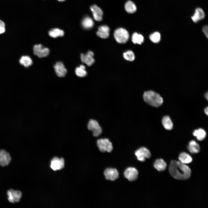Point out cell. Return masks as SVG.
<instances>
[{
  "label": "cell",
  "mask_w": 208,
  "mask_h": 208,
  "mask_svg": "<svg viewBox=\"0 0 208 208\" xmlns=\"http://www.w3.org/2000/svg\"><path fill=\"white\" fill-rule=\"evenodd\" d=\"M169 170L172 177L178 180L188 179L190 177L191 173V170L188 166L179 161L175 160L171 161Z\"/></svg>",
  "instance_id": "obj_1"
},
{
  "label": "cell",
  "mask_w": 208,
  "mask_h": 208,
  "mask_svg": "<svg viewBox=\"0 0 208 208\" xmlns=\"http://www.w3.org/2000/svg\"><path fill=\"white\" fill-rule=\"evenodd\" d=\"M143 97L146 103L155 107L160 106L163 102V98L159 94L152 90L145 92Z\"/></svg>",
  "instance_id": "obj_2"
},
{
  "label": "cell",
  "mask_w": 208,
  "mask_h": 208,
  "mask_svg": "<svg viewBox=\"0 0 208 208\" xmlns=\"http://www.w3.org/2000/svg\"><path fill=\"white\" fill-rule=\"evenodd\" d=\"M114 37L118 43L124 44L129 40V34L126 30L120 28L115 30L114 33Z\"/></svg>",
  "instance_id": "obj_3"
},
{
  "label": "cell",
  "mask_w": 208,
  "mask_h": 208,
  "mask_svg": "<svg viewBox=\"0 0 208 208\" xmlns=\"http://www.w3.org/2000/svg\"><path fill=\"white\" fill-rule=\"evenodd\" d=\"M97 144L100 151L102 152H110L113 147L112 144L107 138H101L97 140Z\"/></svg>",
  "instance_id": "obj_4"
},
{
  "label": "cell",
  "mask_w": 208,
  "mask_h": 208,
  "mask_svg": "<svg viewBox=\"0 0 208 208\" xmlns=\"http://www.w3.org/2000/svg\"><path fill=\"white\" fill-rule=\"evenodd\" d=\"M88 129L93 132L94 136L98 137L102 132V129L98 122L94 120L90 119L88 124Z\"/></svg>",
  "instance_id": "obj_5"
},
{
  "label": "cell",
  "mask_w": 208,
  "mask_h": 208,
  "mask_svg": "<svg viewBox=\"0 0 208 208\" xmlns=\"http://www.w3.org/2000/svg\"><path fill=\"white\" fill-rule=\"evenodd\" d=\"M135 155L137 159L140 161L143 162L146 158H149L151 157V153L149 150L146 148L141 147L136 150Z\"/></svg>",
  "instance_id": "obj_6"
},
{
  "label": "cell",
  "mask_w": 208,
  "mask_h": 208,
  "mask_svg": "<svg viewBox=\"0 0 208 208\" xmlns=\"http://www.w3.org/2000/svg\"><path fill=\"white\" fill-rule=\"evenodd\" d=\"M33 50L34 54L40 58L47 56L49 52V50L48 48L44 47L40 44L34 45Z\"/></svg>",
  "instance_id": "obj_7"
},
{
  "label": "cell",
  "mask_w": 208,
  "mask_h": 208,
  "mask_svg": "<svg viewBox=\"0 0 208 208\" xmlns=\"http://www.w3.org/2000/svg\"><path fill=\"white\" fill-rule=\"evenodd\" d=\"M138 174V170L133 167H129L125 171L124 174L125 177L130 181L136 180Z\"/></svg>",
  "instance_id": "obj_8"
},
{
  "label": "cell",
  "mask_w": 208,
  "mask_h": 208,
  "mask_svg": "<svg viewBox=\"0 0 208 208\" xmlns=\"http://www.w3.org/2000/svg\"><path fill=\"white\" fill-rule=\"evenodd\" d=\"M8 199L11 203L19 202L22 196L21 192L19 190H14L11 189L7 192Z\"/></svg>",
  "instance_id": "obj_9"
},
{
  "label": "cell",
  "mask_w": 208,
  "mask_h": 208,
  "mask_svg": "<svg viewBox=\"0 0 208 208\" xmlns=\"http://www.w3.org/2000/svg\"><path fill=\"white\" fill-rule=\"evenodd\" d=\"M64 166V161L62 158H59L55 157L51 160L50 166L54 171L63 169Z\"/></svg>",
  "instance_id": "obj_10"
},
{
  "label": "cell",
  "mask_w": 208,
  "mask_h": 208,
  "mask_svg": "<svg viewBox=\"0 0 208 208\" xmlns=\"http://www.w3.org/2000/svg\"><path fill=\"white\" fill-rule=\"evenodd\" d=\"M104 175L107 180L114 181L118 178L119 173L116 169L107 168L105 170Z\"/></svg>",
  "instance_id": "obj_11"
},
{
  "label": "cell",
  "mask_w": 208,
  "mask_h": 208,
  "mask_svg": "<svg viewBox=\"0 0 208 208\" xmlns=\"http://www.w3.org/2000/svg\"><path fill=\"white\" fill-rule=\"evenodd\" d=\"M11 160L9 153L4 149L0 151V165L5 166L8 165Z\"/></svg>",
  "instance_id": "obj_12"
},
{
  "label": "cell",
  "mask_w": 208,
  "mask_h": 208,
  "mask_svg": "<svg viewBox=\"0 0 208 208\" xmlns=\"http://www.w3.org/2000/svg\"><path fill=\"white\" fill-rule=\"evenodd\" d=\"M54 68L56 74L59 77H63L66 75L67 70L62 62H57L54 65Z\"/></svg>",
  "instance_id": "obj_13"
},
{
  "label": "cell",
  "mask_w": 208,
  "mask_h": 208,
  "mask_svg": "<svg viewBox=\"0 0 208 208\" xmlns=\"http://www.w3.org/2000/svg\"><path fill=\"white\" fill-rule=\"evenodd\" d=\"M93 53L91 51H88L86 54H81L80 55L81 61L85 63L88 66H90L92 65L94 62L93 57Z\"/></svg>",
  "instance_id": "obj_14"
},
{
  "label": "cell",
  "mask_w": 208,
  "mask_h": 208,
  "mask_svg": "<svg viewBox=\"0 0 208 208\" xmlns=\"http://www.w3.org/2000/svg\"><path fill=\"white\" fill-rule=\"evenodd\" d=\"M94 19L97 21H100L102 20L103 12L102 10L96 5H94L90 7Z\"/></svg>",
  "instance_id": "obj_15"
},
{
  "label": "cell",
  "mask_w": 208,
  "mask_h": 208,
  "mask_svg": "<svg viewBox=\"0 0 208 208\" xmlns=\"http://www.w3.org/2000/svg\"><path fill=\"white\" fill-rule=\"evenodd\" d=\"M205 17V14L203 10L200 8H197L195 10V13L191 17L192 21L195 23L203 19Z\"/></svg>",
  "instance_id": "obj_16"
},
{
  "label": "cell",
  "mask_w": 208,
  "mask_h": 208,
  "mask_svg": "<svg viewBox=\"0 0 208 208\" xmlns=\"http://www.w3.org/2000/svg\"><path fill=\"white\" fill-rule=\"evenodd\" d=\"M154 166L155 169L159 171L164 170L166 167L167 164L164 160L162 159H156L154 164Z\"/></svg>",
  "instance_id": "obj_17"
},
{
  "label": "cell",
  "mask_w": 208,
  "mask_h": 208,
  "mask_svg": "<svg viewBox=\"0 0 208 208\" xmlns=\"http://www.w3.org/2000/svg\"><path fill=\"white\" fill-rule=\"evenodd\" d=\"M188 151L192 153H197L200 150V147L198 144L194 140L190 141L187 146Z\"/></svg>",
  "instance_id": "obj_18"
},
{
  "label": "cell",
  "mask_w": 208,
  "mask_h": 208,
  "mask_svg": "<svg viewBox=\"0 0 208 208\" xmlns=\"http://www.w3.org/2000/svg\"><path fill=\"white\" fill-rule=\"evenodd\" d=\"M178 159L180 162L185 164L191 163L192 160L191 156L185 152H182L180 153Z\"/></svg>",
  "instance_id": "obj_19"
},
{
  "label": "cell",
  "mask_w": 208,
  "mask_h": 208,
  "mask_svg": "<svg viewBox=\"0 0 208 208\" xmlns=\"http://www.w3.org/2000/svg\"><path fill=\"white\" fill-rule=\"evenodd\" d=\"M162 122L164 127L166 129L170 130L172 129L173 124L168 116H164L162 120Z\"/></svg>",
  "instance_id": "obj_20"
},
{
  "label": "cell",
  "mask_w": 208,
  "mask_h": 208,
  "mask_svg": "<svg viewBox=\"0 0 208 208\" xmlns=\"http://www.w3.org/2000/svg\"><path fill=\"white\" fill-rule=\"evenodd\" d=\"M193 135L199 141L203 140L206 136V133L203 129L200 128L195 130L193 132Z\"/></svg>",
  "instance_id": "obj_21"
},
{
  "label": "cell",
  "mask_w": 208,
  "mask_h": 208,
  "mask_svg": "<svg viewBox=\"0 0 208 208\" xmlns=\"http://www.w3.org/2000/svg\"><path fill=\"white\" fill-rule=\"evenodd\" d=\"M21 64L24 66L28 67L31 65L33 63L31 57L28 56H23L19 60Z\"/></svg>",
  "instance_id": "obj_22"
},
{
  "label": "cell",
  "mask_w": 208,
  "mask_h": 208,
  "mask_svg": "<svg viewBox=\"0 0 208 208\" xmlns=\"http://www.w3.org/2000/svg\"><path fill=\"white\" fill-rule=\"evenodd\" d=\"M125 7L126 11L129 13H133L135 12L137 10L135 4L131 1L126 2Z\"/></svg>",
  "instance_id": "obj_23"
},
{
  "label": "cell",
  "mask_w": 208,
  "mask_h": 208,
  "mask_svg": "<svg viewBox=\"0 0 208 208\" xmlns=\"http://www.w3.org/2000/svg\"><path fill=\"white\" fill-rule=\"evenodd\" d=\"M131 40L134 44H141L144 42V38L142 35L135 32L132 35Z\"/></svg>",
  "instance_id": "obj_24"
},
{
  "label": "cell",
  "mask_w": 208,
  "mask_h": 208,
  "mask_svg": "<svg viewBox=\"0 0 208 208\" xmlns=\"http://www.w3.org/2000/svg\"><path fill=\"white\" fill-rule=\"evenodd\" d=\"M49 35L51 37L56 38L59 36H62L64 35V32L61 29L58 28H54L49 32Z\"/></svg>",
  "instance_id": "obj_25"
},
{
  "label": "cell",
  "mask_w": 208,
  "mask_h": 208,
  "mask_svg": "<svg viewBox=\"0 0 208 208\" xmlns=\"http://www.w3.org/2000/svg\"><path fill=\"white\" fill-rule=\"evenodd\" d=\"M82 24L84 28L88 29L92 27L94 25V22L90 18L87 17L82 21Z\"/></svg>",
  "instance_id": "obj_26"
},
{
  "label": "cell",
  "mask_w": 208,
  "mask_h": 208,
  "mask_svg": "<svg viewBox=\"0 0 208 208\" xmlns=\"http://www.w3.org/2000/svg\"><path fill=\"white\" fill-rule=\"evenodd\" d=\"M123 57L126 60L132 61L135 58V56L133 52L131 50H128L124 53Z\"/></svg>",
  "instance_id": "obj_27"
},
{
  "label": "cell",
  "mask_w": 208,
  "mask_h": 208,
  "mask_svg": "<svg viewBox=\"0 0 208 208\" xmlns=\"http://www.w3.org/2000/svg\"><path fill=\"white\" fill-rule=\"evenodd\" d=\"M149 38L154 43H157L160 41L161 35L158 32H155L150 35Z\"/></svg>",
  "instance_id": "obj_28"
},
{
  "label": "cell",
  "mask_w": 208,
  "mask_h": 208,
  "mask_svg": "<svg viewBox=\"0 0 208 208\" xmlns=\"http://www.w3.org/2000/svg\"><path fill=\"white\" fill-rule=\"evenodd\" d=\"M75 73L76 75L80 77H83L86 76L87 74L86 71L79 67L76 68L75 70Z\"/></svg>",
  "instance_id": "obj_29"
},
{
  "label": "cell",
  "mask_w": 208,
  "mask_h": 208,
  "mask_svg": "<svg viewBox=\"0 0 208 208\" xmlns=\"http://www.w3.org/2000/svg\"><path fill=\"white\" fill-rule=\"evenodd\" d=\"M109 28L107 26L102 25L99 27L98 31L102 33H109Z\"/></svg>",
  "instance_id": "obj_30"
},
{
  "label": "cell",
  "mask_w": 208,
  "mask_h": 208,
  "mask_svg": "<svg viewBox=\"0 0 208 208\" xmlns=\"http://www.w3.org/2000/svg\"><path fill=\"white\" fill-rule=\"evenodd\" d=\"M97 35L102 38H108L109 35V33H103L98 31L96 32Z\"/></svg>",
  "instance_id": "obj_31"
},
{
  "label": "cell",
  "mask_w": 208,
  "mask_h": 208,
  "mask_svg": "<svg viewBox=\"0 0 208 208\" xmlns=\"http://www.w3.org/2000/svg\"><path fill=\"white\" fill-rule=\"evenodd\" d=\"M5 31V24L2 21L0 20V34L4 33Z\"/></svg>",
  "instance_id": "obj_32"
},
{
  "label": "cell",
  "mask_w": 208,
  "mask_h": 208,
  "mask_svg": "<svg viewBox=\"0 0 208 208\" xmlns=\"http://www.w3.org/2000/svg\"><path fill=\"white\" fill-rule=\"evenodd\" d=\"M203 31L205 36L208 38V25L204 26L203 28Z\"/></svg>",
  "instance_id": "obj_33"
},
{
  "label": "cell",
  "mask_w": 208,
  "mask_h": 208,
  "mask_svg": "<svg viewBox=\"0 0 208 208\" xmlns=\"http://www.w3.org/2000/svg\"><path fill=\"white\" fill-rule=\"evenodd\" d=\"M205 114L208 116V107H206L204 109Z\"/></svg>",
  "instance_id": "obj_34"
},
{
  "label": "cell",
  "mask_w": 208,
  "mask_h": 208,
  "mask_svg": "<svg viewBox=\"0 0 208 208\" xmlns=\"http://www.w3.org/2000/svg\"><path fill=\"white\" fill-rule=\"evenodd\" d=\"M205 97L206 99L208 101V91L205 94Z\"/></svg>",
  "instance_id": "obj_35"
},
{
  "label": "cell",
  "mask_w": 208,
  "mask_h": 208,
  "mask_svg": "<svg viewBox=\"0 0 208 208\" xmlns=\"http://www.w3.org/2000/svg\"><path fill=\"white\" fill-rule=\"evenodd\" d=\"M79 67L82 69H85V68H86L83 65H80Z\"/></svg>",
  "instance_id": "obj_36"
},
{
  "label": "cell",
  "mask_w": 208,
  "mask_h": 208,
  "mask_svg": "<svg viewBox=\"0 0 208 208\" xmlns=\"http://www.w3.org/2000/svg\"><path fill=\"white\" fill-rule=\"evenodd\" d=\"M60 1H64L65 0H57Z\"/></svg>",
  "instance_id": "obj_37"
}]
</instances>
